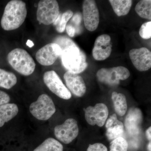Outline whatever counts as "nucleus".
<instances>
[{"mask_svg":"<svg viewBox=\"0 0 151 151\" xmlns=\"http://www.w3.org/2000/svg\"><path fill=\"white\" fill-rule=\"evenodd\" d=\"M151 142H150L149 143L148 145V150L150 151H151Z\"/></svg>","mask_w":151,"mask_h":151,"instance_id":"nucleus-32","label":"nucleus"},{"mask_svg":"<svg viewBox=\"0 0 151 151\" xmlns=\"http://www.w3.org/2000/svg\"><path fill=\"white\" fill-rule=\"evenodd\" d=\"M29 111L36 119L47 121L53 116L56 111L52 99L46 94H42L35 102L31 104Z\"/></svg>","mask_w":151,"mask_h":151,"instance_id":"nucleus-4","label":"nucleus"},{"mask_svg":"<svg viewBox=\"0 0 151 151\" xmlns=\"http://www.w3.org/2000/svg\"><path fill=\"white\" fill-rule=\"evenodd\" d=\"M82 15L80 13H76L74 15H73L69 23L75 29L76 34H79V32H81L80 24L82 21Z\"/></svg>","mask_w":151,"mask_h":151,"instance_id":"nucleus-26","label":"nucleus"},{"mask_svg":"<svg viewBox=\"0 0 151 151\" xmlns=\"http://www.w3.org/2000/svg\"><path fill=\"white\" fill-rule=\"evenodd\" d=\"M60 14L59 5L55 0H41L39 2L37 19L46 25L53 24Z\"/></svg>","mask_w":151,"mask_h":151,"instance_id":"nucleus-6","label":"nucleus"},{"mask_svg":"<svg viewBox=\"0 0 151 151\" xmlns=\"http://www.w3.org/2000/svg\"><path fill=\"white\" fill-rule=\"evenodd\" d=\"M61 49V63L68 71L78 74L86 69L88 65L86 55L75 42Z\"/></svg>","mask_w":151,"mask_h":151,"instance_id":"nucleus-2","label":"nucleus"},{"mask_svg":"<svg viewBox=\"0 0 151 151\" xmlns=\"http://www.w3.org/2000/svg\"><path fill=\"white\" fill-rule=\"evenodd\" d=\"M63 78L70 92L77 97L84 96L86 92V86L81 76L67 71L64 73Z\"/></svg>","mask_w":151,"mask_h":151,"instance_id":"nucleus-15","label":"nucleus"},{"mask_svg":"<svg viewBox=\"0 0 151 151\" xmlns=\"http://www.w3.org/2000/svg\"><path fill=\"white\" fill-rule=\"evenodd\" d=\"M109 2L114 12L118 17L128 14L133 3L132 0H110Z\"/></svg>","mask_w":151,"mask_h":151,"instance_id":"nucleus-18","label":"nucleus"},{"mask_svg":"<svg viewBox=\"0 0 151 151\" xmlns=\"http://www.w3.org/2000/svg\"><path fill=\"white\" fill-rule=\"evenodd\" d=\"M84 111L86 122L91 126L97 125L100 127L104 126L109 114L108 107L102 103L88 106Z\"/></svg>","mask_w":151,"mask_h":151,"instance_id":"nucleus-10","label":"nucleus"},{"mask_svg":"<svg viewBox=\"0 0 151 151\" xmlns=\"http://www.w3.org/2000/svg\"><path fill=\"white\" fill-rule=\"evenodd\" d=\"M27 45L30 47H32L34 46L33 42L30 40H28L27 42Z\"/></svg>","mask_w":151,"mask_h":151,"instance_id":"nucleus-31","label":"nucleus"},{"mask_svg":"<svg viewBox=\"0 0 151 151\" xmlns=\"http://www.w3.org/2000/svg\"><path fill=\"white\" fill-rule=\"evenodd\" d=\"M73 12L70 10L66 11L63 14H59L53 23L55 29L58 32H63L65 31L68 22L73 17Z\"/></svg>","mask_w":151,"mask_h":151,"instance_id":"nucleus-23","label":"nucleus"},{"mask_svg":"<svg viewBox=\"0 0 151 151\" xmlns=\"http://www.w3.org/2000/svg\"><path fill=\"white\" fill-rule=\"evenodd\" d=\"M106 135L109 140H114L121 136L124 132L123 123L119 121L115 113L111 115L106 121Z\"/></svg>","mask_w":151,"mask_h":151,"instance_id":"nucleus-16","label":"nucleus"},{"mask_svg":"<svg viewBox=\"0 0 151 151\" xmlns=\"http://www.w3.org/2000/svg\"><path fill=\"white\" fill-rule=\"evenodd\" d=\"M112 51L111 37L107 34L98 36L94 42L92 56L95 60L102 61L107 59Z\"/></svg>","mask_w":151,"mask_h":151,"instance_id":"nucleus-13","label":"nucleus"},{"mask_svg":"<svg viewBox=\"0 0 151 151\" xmlns=\"http://www.w3.org/2000/svg\"><path fill=\"white\" fill-rule=\"evenodd\" d=\"M112 100L116 113L119 116H124L128 108L126 96L122 93L113 92L112 94Z\"/></svg>","mask_w":151,"mask_h":151,"instance_id":"nucleus-19","label":"nucleus"},{"mask_svg":"<svg viewBox=\"0 0 151 151\" xmlns=\"http://www.w3.org/2000/svg\"><path fill=\"white\" fill-rule=\"evenodd\" d=\"M10 101V97L5 92L0 90V105L8 103Z\"/></svg>","mask_w":151,"mask_h":151,"instance_id":"nucleus-28","label":"nucleus"},{"mask_svg":"<svg viewBox=\"0 0 151 151\" xmlns=\"http://www.w3.org/2000/svg\"><path fill=\"white\" fill-rule=\"evenodd\" d=\"M143 122V115L139 108H132L128 112L125 121L127 132L132 136L139 134Z\"/></svg>","mask_w":151,"mask_h":151,"instance_id":"nucleus-14","label":"nucleus"},{"mask_svg":"<svg viewBox=\"0 0 151 151\" xmlns=\"http://www.w3.org/2000/svg\"><path fill=\"white\" fill-rule=\"evenodd\" d=\"M61 48L55 42L49 43L40 49L36 54V59L42 65H52L61 55Z\"/></svg>","mask_w":151,"mask_h":151,"instance_id":"nucleus-11","label":"nucleus"},{"mask_svg":"<svg viewBox=\"0 0 151 151\" xmlns=\"http://www.w3.org/2000/svg\"><path fill=\"white\" fill-rule=\"evenodd\" d=\"M139 34L142 38L149 39L151 37V22H146L141 26Z\"/></svg>","mask_w":151,"mask_h":151,"instance_id":"nucleus-25","label":"nucleus"},{"mask_svg":"<svg viewBox=\"0 0 151 151\" xmlns=\"http://www.w3.org/2000/svg\"><path fill=\"white\" fill-rule=\"evenodd\" d=\"M128 143L122 137L113 140L110 144V151H127Z\"/></svg>","mask_w":151,"mask_h":151,"instance_id":"nucleus-24","label":"nucleus"},{"mask_svg":"<svg viewBox=\"0 0 151 151\" xmlns=\"http://www.w3.org/2000/svg\"><path fill=\"white\" fill-rule=\"evenodd\" d=\"M19 108L14 103H7L0 105V127L17 115Z\"/></svg>","mask_w":151,"mask_h":151,"instance_id":"nucleus-17","label":"nucleus"},{"mask_svg":"<svg viewBox=\"0 0 151 151\" xmlns=\"http://www.w3.org/2000/svg\"><path fill=\"white\" fill-rule=\"evenodd\" d=\"M130 76L129 70L122 66L102 68L98 70L96 74L99 81L111 86L119 85L120 80H126Z\"/></svg>","mask_w":151,"mask_h":151,"instance_id":"nucleus-5","label":"nucleus"},{"mask_svg":"<svg viewBox=\"0 0 151 151\" xmlns=\"http://www.w3.org/2000/svg\"><path fill=\"white\" fill-rule=\"evenodd\" d=\"M43 81L48 89L58 97L64 100H69L71 98V93L54 70L45 72Z\"/></svg>","mask_w":151,"mask_h":151,"instance_id":"nucleus-7","label":"nucleus"},{"mask_svg":"<svg viewBox=\"0 0 151 151\" xmlns=\"http://www.w3.org/2000/svg\"><path fill=\"white\" fill-rule=\"evenodd\" d=\"M7 60L14 70L22 75L25 76L31 75L35 70L34 60L23 49L13 50L8 55Z\"/></svg>","mask_w":151,"mask_h":151,"instance_id":"nucleus-3","label":"nucleus"},{"mask_svg":"<svg viewBox=\"0 0 151 151\" xmlns=\"http://www.w3.org/2000/svg\"><path fill=\"white\" fill-rule=\"evenodd\" d=\"M17 76L12 72L0 68V87L10 89L17 84Z\"/></svg>","mask_w":151,"mask_h":151,"instance_id":"nucleus-20","label":"nucleus"},{"mask_svg":"<svg viewBox=\"0 0 151 151\" xmlns=\"http://www.w3.org/2000/svg\"><path fill=\"white\" fill-rule=\"evenodd\" d=\"M27 9L25 3L21 0H12L6 5L1 19L3 29L13 30L19 28L24 22Z\"/></svg>","mask_w":151,"mask_h":151,"instance_id":"nucleus-1","label":"nucleus"},{"mask_svg":"<svg viewBox=\"0 0 151 151\" xmlns=\"http://www.w3.org/2000/svg\"><path fill=\"white\" fill-rule=\"evenodd\" d=\"M63 146L58 141L52 138L45 140L33 151H63Z\"/></svg>","mask_w":151,"mask_h":151,"instance_id":"nucleus-21","label":"nucleus"},{"mask_svg":"<svg viewBox=\"0 0 151 151\" xmlns=\"http://www.w3.org/2000/svg\"><path fill=\"white\" fill-rule=\"evenodd\" d=\"M79 132L78 123L73 119H68L61 125L54 128V134L57 139L65 144L71 143L77 137Z\"/></svg>","mask_w":151,"mask_h":151,"instance_id":"nucleus-8","label":"nucleus"},{"mask_svg":"<svg viewBox=\"0 0 151 151\" xmlns=\"http://www.w3.org/2000/svg\"><path fill=\"white\" fill-rule=\"evenodd\" d=\"M129 55L132 63L140 71L149 70L151 68V52L146 47L132 49Z\"/></svg>","mask_w":151,"mask_h":151,"instance_id":"nucleus-12","label":"nucleus"},{"mask_svg":"<svg viewBox=\"0 0 151 151\" xmlns=\"http://www.w3.org/2000/svg\"><path fill=\"white\" fill-rule=\"evenodd\" d=\"M68 35L70 37H73L76 35V30L71 25L68 24L65 27Z\"/></svg>","mask_w":151,"mask_h":151,"instance_id":"nucleus-29","label":"nucleus"},{"mask_svg":"<svg viewBox=\"0 0 151 151\" xmlns=\"http://www.w3.org/2000/svg\"><path fill=\"white\" fill-rule=\"evenodd\" d=\"M146 137H147V138L149 140V141H150V142H151V127H150L147 130L146 132Z\"/></svg>","mask_w":151,"mask_h":151,"instance_id":"nucleus-30","label":"nucleus"},{"mask_svg":"<svg viewBox=\"0 0 151 151\" xmlns=\"http://www.w3.org/2000/svg\"><path fill=\"white\" fill-rule=\"evenodd\" d=\"M137 14L143 19H151V1L142 0L136 5L135 9Z\"/></svg>","mask_w":151,"mask_h":151,"instance_id":"nucleus-22","label":"nucleus"},{"mask_svg":"<svg viewBox=\"0 0 151 151\" xmlns=\"http://www.w3.org/2000/svg\"><path fill=\"white\" fill-rule=\"evenodd\" d=\"M84 24L86 29L93 32L97 29L100 22L99 10L94 0H85L82 5Z\"/></svg>","mask_w":151,"mask_h":151,"instance_id":"nucleus-9","label":"nucleus"},{"mask_svg":"<svg viewBox=\"0 0 151 151\" xmlns=\"http://www.w3.org/2000/svg\"><path fill=\"white\" fill-rule=\"evenodd\" d=\"M86 151H108V149L102 143H97L89 145Z\"/></svg>","mask_w":151,"mask_h":151,"instance_id":"nucleus-27","label":"nucleus"}]
</instances>
